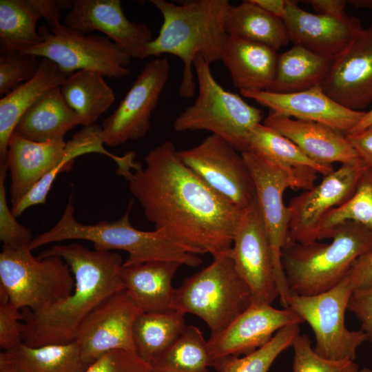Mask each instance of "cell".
Returning <instances> with one entry per match:
<instances>
[{"mask_svg": "<svg viewBox=\"0 0 372 372\" xmlns=\"http://www.w3.org/2000/svg\"><path fill=\"white\" fill-rule=\"evenodd\" d=\"M304 2L310 4L318 14L333 17H342L347 14L344 9L347 1L308 0Z\"/></svg>", "mask_w": 372, "mask_h": 372, "instance_id": "obj_48", "label": "cell"}, {"mask_svg": "<svg viewBox=\"0 0 372 372\" xmlns=\"http://www.w3.org/2000/svg\"><path fill=\"white\" fill-rule=\"evenodd\" d=\"M61 257H35L28 247H2L0 253V286L18 309L32 312L45 310L70 296L75 280Z\"/></svg>", "mask_w": 372, "mask_h": 372, "instance_id": "obj_8", "label": "cell"}, {"mask_svg": "<svg viewBox=\"0 0 372 372\" xmlns=\"http://www.w3.org/2000/svg\"><path fill=\"white\" fill-rule=\"evenodd\" d=\"M348 221L359 223L372 231V170L362 174L352 196L330 210L322 218L318 240L331 238L333 229Z\"/></svg>", "mask_w": 372, "mask_h": 372, "instance_id": "obj_38", "label": "cell"}, {"mask_svg": "<svg viewBox=\"0 0 372 372\" xmlns=\"http://www.w3.org/2000/svg\"><path fill=\"white\" fill-rule=\"evenodd\" d=\"M40 66L37 56L21 51L1 52L0 95H6L19 85L31 80Z\"/></svg>", "mask_w": 372, "mask_h": 372, "instance_id": "obj_40", "label": "cell"}, {"mask_svg": "<svg viewBox=\"0 0 372 372\" xmlns=\"http://www.w3.org/2000/svg\"><path fill=\"white\" fill-rule=\"evenodd\" d=\"M61 92L84 127L94 125L115 101L114 92L103 76L90 70H80L68 76Z\"/></svg>", "mask_w": 372, "mask_h": 372, "instance_id": "obj_31", "label": "cell"}, {"mask_svg": "<svg viewBox=\"0 0 372 372\" xmlns=\"http://www.w3.org/2000/svg\"><path fill=\"white\" fill-rule=\"evenodd\" d=\"M124 176L154 229L189 253L229 254L244 210L218 194L180 160L170 141Z\"/></svg>", "mask_w": 372, "mask_h": 372, "instance_id": "obj_1", "label": "cell"}, {"mask_svg": "<svg viewBox=\"0 0 372 372\" xmlns=\"http://www.w3.org/2000/svg\"><path fill=\"white\" fill-rule=\"evenodd\" d=\"M40 18L31 0H1L0 52L23 51L42 43L36 28Z\"/></svg>", "mask_w": 372, "mask_h": 372, "instance_id": "obj_36", "label": "cell"}, {"mask_svg": "<svg viewBox=\"0 0 372 372\" xmlns=\"http://www.w3.org/2000/svg\"><path fill=\"white\" fill-rule=\"evenodd\" d=\"M65 146V141L34 142L12 133L7 154L12 207L62 160Z\"/></svg>", "mask_w": 372, "mask_h": 372, "instance_id": "obj_23", "label": "cell"}, {"mask_svg": "<svg viewBox=\"0 0 372 372\" xmlns=\"http://www.w3.org/2000/svg\"><path fill=\"white\" fill-rule=\"evenodd\" d=\"M347 3L357 8L372 9V0H350Z\"/></svg>", "mask_w": 372, "mask_h": 372, "instance_id": "obj_52", "label": "cell"}, {"mask_svg": "<svg viewBox=\"0 0 372 372\" xmlns=\"http://www.w3.org/2000/svg\"><path fill=\"white\" fill-rule=\"evenodd\" d=\"M163 21L158 36L149 41L143 59L170 54L180 59L183 71L178 92L193 97L196 83L192 65L197 55L211 64L220 61L226 35L225 17L228 0H186L180 5L166 0H151ZM194 66V65H193Z\"/></svg>", "mask_w": 372, "mask_h": 372, "instance_id": "obj_3", "label": "cell"}, {"mask_svg": "<svg viewBox=\"0 0 372 372\" xmlns=\"http://www.w3.org/2000/svg\"><path fill=\"white\" fill-rule=\"evenodd\" d=\"M292 347L294 356L293 372H360L359 365L352 360H332L318 355L306 334H298Z\"/></svg>", "mask_w": 372, "mask_h": 372, "instance_id": "obj_39", "label": "cell"}, {"mask_svg": "<svg viewBox=\"0 0 372 372\" xmlns=\"http://www.w3.org/2000/svg\"><path fill=\"white\" fill-rule=\"evenodd\" d=\"M85 372H152L148 364L134 351H109L91 364Z\"/></svg>", "mask_w": 372, "mask_h": 372, "instance_id": "obj_42", "label": "cell"}, {"mask_svg": "<svg viewBox=\"0 0 372 372\" xmlns=\"http://www.w3.org/2000/svg\"><path fill=\"white\" fill-rule=\"evenodd\" d=\"M299 325L294 324L282 328L267 343L244 357L227 355L216 358L213 367L216 372H268L278 356L292 347L300 334Z\"/></svg>", "mask_w": 372, "mask_h": 372, "instance_id": "obj_37", "label": "cell"}, {"mask_svg": "<svg viewBox=\"0 0 372 372\" xmlns=\"http://www.w3.org/2000/svg\"><path fill=\"white\" fill-rule=\"evenodd\" d=\"M278 58L276 50L269 46L226 34L220 61L240 92L264 91L272 83Z\"/></svg>", "mask_w": 372, "mask_h": 372, "instance_id": "obj_24", "label": "cell"}, {"mask_svg": "<svg viewBox=\"0 0 372 372\" xmlns=\"http://www.w3.org/2000/svg\"><path fill=\"white\" fill-rule=\"evenodd\" d=\"M225 31L228 34L265 45L276 51L290 41L282 19L251 0L229 6L225 17Z\"/></svg>", "mask_w": 372, "mask_h": 372, "instance_id": "obj_30", "label": "cell"}, {"mask_svg": "<svg viewBox=\"0 0 372 372\" xmlns=\"http://www.w3.org/2000/svg\"><path fill=\"white\" fill-rule=\"evenodd\" d=\"M101 126L92 125L84 127L78 132L71 140L66 143L65 153L62 160L43 177L34 187L11 210L17 217L28 208L46 203V198L50 188L61 172L69 171L76 158L85 154L99 153L108 156L121 165L125 160L124 156H117L108 152L103 147Z\"/></svg>", "mask_w": 372, "mask_h": 372, "instance_id": "obj_29", "label": "cell"}, {"mask_svg": "<svg viewBox=\"0 0 372 372\" xmlns=\"http://www.w3.org/2000/svg\"><path fill=\"white\" fill-rule=\"evenodd\" d=\"M267 12L281 19L285 16L289 0H251Z\"/></svg>", "mask_w": 372, "mask_h": 372, "instance_id": "obj_49", "label": "cell"}, {"mask_svg": "<svg viewBox=\"0 0 372 372\" xmlns=\"http://www.w3.org/2000/svg\"><path fill=\"white\" fill-rule=\"evenodd\" d=\"M193 65L198 83V97L176 118L174 130L209 131L238 152L247 151L249 137L260 124L262 112L223 88L214 79L210 64L200 55L196 56Z\"/></svg>", "mask_w": 372, "mask_h": 372, "instance_id": "obj_6", "label": "cell"}, {"mask_svg": "<svg viewBox=\"0 0 372 372\" xmlns=\"http://www.w3.org/2000/svg\"><path fill=\"white\" fill-rule=\"evenodd\" d=\"M264 125L294 143L312 161L324 165L361 161L346 134L320 123L299 120L271 112Z\"/></svg>", "mask_w": 372, "mask_h": 372, "instance_id": "obj_22", "label": "cell"}, {"mask_svg": "<svg viewBox=\"0 0 372 372\" xmlns=\"http://www.w3.org/2000/svg\"><path fill=\"white\" fill-rule=\"evenodd\" d=\"M247 151L274 165L296 172L314 170L326 176L334 170L332 165L312 161L288 138L261 123L250 134Z\"/></svg>", "mask_w": 372, "mask_h": 372, "instance_id": "obj_32", "label": "cell"}, {"mask_svg": "<svg viewBox=\"0 0 372 372\" xmlns=\"http://www.w3.org/2000/svg\"><path fill=\"white\" fill-rule=\"evenodd\" d=\"M38 32L43 42L21 52L50 60L68 76L90 70L122 79L130 72L132 58L106 36L83 33L62 23L50 30L41 25Z\"/></svg>", "mask_w": 372, "mask_h": 372, "instance_id": "obj_11", "label": "cell"}, {"mask_svg": "<svg viewBox=\"0 0 372 372\" xmlns=\"http://www.w3.org/2000/svg\"><path fill=\"white\" fill-rule=\"evenodd\" d=\"M242 96L275 112L290 118L314 121L348 134L363 118L365 112L348 109L335 102L320 85L292 93L241 91Z\"/></svg>", "mask_w": 372, "mask_h": 372, "instance_id": "obj_20", "label": "cell"}, {"mask_svg": "<svg viewBox=\"0 0 372 372\" xmlns=\"http://www.w3.org/2000/svg\"><path fill=\"white\" fill-rule=\"evenodd\" d=\"M0 372H22L3 351L0 353Z\"/></svg>", "mask_w": 372, "mask_h": 372, "instance_id": "obj_50", "label": "cell"}, {"mask_svg": "<svg viewBox=\"0 0 372 372\" xmlns=\"http://www.w3.org/2000/svg\"><path fill=\"white\" fill-rule=\"evenodd\" d=\"M251 304L249 288L237 272L229 252L186 278L174 290L173 309L201 318L214 338Z\"/></svg>", "mask_w": 372, "mask_h": 372, "instance_id": "obj_7", "label": "cell"}, {"mask_svg": "<svg viewBox=\"0 0 372 372\" xmlns=\"http://www.w3.org/2000/svg\"><path fill=\"white\" fill-rule=\"evenodd\" d=\"M242 154L255 185L257 203L271 251L280 304L287 308L291 293L281 263V251L289 238V211L284 203L283 194L287 188L311 189L317 172L285 169L250 151Z\"/></svg>", "mask_w": 372, "mask_h": 372, "instance_id": "obj_9", "label": "cell"}, {"mask_svg": "<svg viewBox=\"0 0 372 372\" xmlns=\"http://www.w3.org/2000/svg\"><path fill=\"white\" fill-rule=\"evenodd\" d=\"M181 265L165 260L123 265L121 276L128 296L143 312H165L174 309L172 281Z\"/></svg>", "mask_w": 372, "mask_h": 372, "instance_id": "obj_25", "label": "cell"}, {"mask_svg": "<svg viewBox=\"0 0 372 372\" xmlns=\"http://www.w3.org/2000/svg\"><path fill=\"white\" fill-rule=\"evenodd\" d=\"M169 72L170 64L165 58H154L144 66L117 108L102 122L104 144L116 147L147 134Z\"/></svg>", "mask_w": 372, "mask_h": 372, "instance_id": "obj_13", "label": "cell"}, {"mask_svg": "<svg viewBox=\"0 0 372 372\" xmlns=\"http://www.w3.org/2000/svg\"><path fill=\"white\" fill-rule=\"evenodd\" d=\"M132 204L131 200L125 214L116 221L87 225L76 220L70 198L59 221L49 230L35 236L30 249L33 250L62 240H83L92 242L94 249H120L127 252L128 258L123 263L125 266L153 260L174 261L189 267L202 263L200 258L181 248L163 232L134 228L130 220Z\"/></svg>", "mask_w": 372, "mask_h": 372, "instance_id": "obj_5", "label": "cell"}, {"mask_svg": "<svg viewBox=\"0 0 372 372\" xmlns=\"http://www.w3.org/2000/svg\"><path fill=\"white\" fill-rule=\"evenodd\" d=\"M346 136L359 158L372 170V125L361 132L346 134Z\"/></svg>", "mask_w": 372, "mask_h": 372, "instance_id": "obj_46", "label": "cell"}, {"mask_svg": "<svg viewBox=\"0 0 372 372\" xmlns=\"http://www.w3.org/2000/svg\"><path fill=\"white\" fill-rule=\"evenodd\" d=\"M178 154L203 181L237 207L244 210L256 201L255 185L242 153L221 137L211 134Z\"/></svg>", "mask_w": 372, "mask_h": 372, "instance_id": "obj_12", "label": "cell"}, {"mask_svg": "<svg viewBox=\"0 0 372 372\" xmlns=\"http://www.w3.org/2000/svg\"><path fill=\"white\" fill-rule=\"evenodd\" d=\"M185 313L178 310L141 313L133 327L136 353L147 364L167 349L187 324Z\"/></svg>", "mask_w": 372, "mask_h": 372, "instance_id": "obj_33", "label": "cell"}, {"mask_svg": "<svg viewBox=\"0 0 372 372\" xmlns=\"http://www.w3.org/2000/svg\"><path fill=\"white\" fill-rule=\"evenodd\" d=\"M282 21L293 45L316 54L337 56L362 28L360 21L347 14L333 17L307 12L289 0Z\"/></svg>", "mask_w": 372, "mask_h": 372, "instance_id": "obj_21", "label": "cell"}, {"mask_svg": "<svg viewBox=\"0 0 372 372\" xmlns=\"http://www.w3.org/2000/svg\"><path fill=\"white\" fill-rule=\"evenodd\" d=\"M68 76L52 61L42 59L37 74L1 98L0 166H7L10 138L25 111L45 92L61 86Z\"/></svg>", "mask_w": 372, "mask_h": 372, "instance_id": "obj_27", "label": "cell"}, {"mask_svg": "<svg viewBox=\"0 0 372 372\" xmlns=\"http://www.w3.org/2000/svg\"><path fill=\"white\" fill-rule=\"evenodd\" d=\"M334 58L293 45L278 54L275 76L267 91L292 93L321 85Z\"/></svg>", "mask_w": 372, "mask_h": 372, "instance_id": "obj_28", "label": "cell"}, {"mask_svg": "<svg viewBox=\"0 0 372 372\" xmlns=\"http://www.w3.org/2000/svg\"><path fill=\"white\" fill-rule=\"evenodd\" d=\"M320 86L352 110L362 111L372 103V25L362 28L335 56Z\"/></svg>", "mask_w": 372, "mask_h": 372, "instance_id": "obj_17", "label": "cell"}, {"mask_svg": "<svg viewBox=\"0 0 372 372\" xmlns=\"http://www.w3.org/2000/svg\"><path fill=\"white\" fill-rule=\"evenodd\" d=\"M143 311L125 289L104 300L83 321L74 341L89 365L114 350L136 352L133 327Z\"/></svg>", "mask_w": 372, "mask_h": 372, "instance_id": "obj_16", "label": "cell"}, {"mask_svg": "<svg viewBox=\"0 0 372 372\" xmlns=\"http://www.w3.org/2000/svg\"><path fill=\"white\" fill-rule=\"evenodd\" d=\"M350 270L358 280V287L372 284V252L358 258Z\"/></svg>", "mask_w": 372, "mask_h": 372, "instance_id": "obj_47", "label": "cell"}, {"mask_svg": "<svg viewBox=\"0 0 372 372\" xmlns=\"http://www.w3.org/2000/svg\"><path fill=\"white\" fill-rule=\"evenodd\" d=\"M62 258L75 280L72 293L53 306L32 312L24 309L23 342L30 347L74 342L84 319L104 300L125 289L122 258L107 250H91L79 243L56 245L37 257Z\"/></svg>", "mask_w": 372, "mask_h": 372, "instance_id": "obj_2", "label": "cell"}, {"mask_svg": "<svg viewBox=\"0 0 372 372\" xmlns=\"http://www.w3.org/2000/svg\"><path fill=\"white\" fill-rule=\"evenodd\" d=\"M23 313L10 302L0 304V347L11 350L23 342L24 324Z\"/></svg>", "mask_w": 372, "mask_h": 372, "instance_id": "obj_43", "label": "cell"}, {"mask_svg": "<svg viewBox=\"0 0 372 372\" xmlns=\"http://www.w3.org/2000/svg\"><path fill=\"white\" fill-rule=\"evenodd\" d=\"M302 322L289 308L278 309L271 304L251 303L223 331L209 338L208 350L214 360L246 355L265 345L282 328Z\"/></svg>", "mask_w": 372, "mask_h": 372, "instance_id": "obj_19", "label": "cell"}, {"mask_svg": "<svg viewBox=\"0 0 372 372\" xmlns=\"http://www.w3.org/2000/svg\"><path fill=\"white\" fill-rule=\"evenodd\" d=\"M347 309L360 321L361 330L372 344V284L353 291Z\"/></svg>", "mask_w": 372, "mask_h": 372, "instance_id": "obj_44", "label": "cell"}, {"mask_svg": "<svg viewBox=\"0 0 372 372\" xmlns=\"http://www.w3.org/2000/svg\"><path fill=\"white\" fill-rule=\"evenodd\" d=\"M63 24L83 33H104L132 59H143L147 44L153 39L145 23L126 17L120 0H73Z\"/></svg>", "mask_w": 372, "mask_h": 372, "instance_id": "obj_18", "label": "cell"}, {"mask_svg": "<svg viewBox=\"0 0 372 372\" xmlns=\"http://www.w3.org/2000/svg\"><path fill=\"white\" fill-rule=\"evenodd\" d=\"M366 169L362 161L342 165L324 176L320 183L292 198L287 205L288 240L300 244L318 240L319 228L324 216L352 196Z\"/></svg>", "mask_w": 372, "mask_h": 372, "instance_id": "obj_14", "label": "cell"}, {"mask_svg": "<svg viewBox=\"0 0 372 372\" xmlns=\"http://www.w3.org/2000/svg\"><path fill=\"white\" fill-rule=\"evenodd\" d=\"M3 352L22 372H85L90 366L75 341L40 347L22 342Z\"/></svg>", "mask_w": 372, "mask_h": 372, "instance_id": "obj_34", "label": "cell"}, {"mask_svg": "<svg viewBox=\"0 0 372 372\" xmlns=\"http://www.w3.org/2000/svg\"><path fill=\"white\" fill-rule=\"evenodd\" d=\"M371 125H372V109L365 113L361 121L348 134L361 132Z\"/></svg>", "mask_w": 372, "mask_h": 372, "instance_id": "obj_51", "label": "cell"}, {"mask_svg": "<svg viewBox=\"0 0 372 372\" xmlns=\"http://www.w3.org/2000/svg\"><path fill=\"white\" fill-rule=\"evenodd\" d=\"M80 124L58 86L45 92L25 111L13 132L34 142L64 141L65 134Z\"/></svg>", "mask_w": 372, "mask_h": 372, "instance_id": "obj_26", "label": "cell"}, {"mask_svg": "<svg viewBox=\"0 0 372 372\" xmlns=\"http://www.w3.org/2000/svg\"><path fill=\"white\" fill-rule=\"evenodd\" d=\"M358 280L349 271L336 286L324 293L301 296L291 295L288 308L311 327L316 337L314 351L332 360H355L358 347L367 341L362 330L350 331L344 323L345 311Z\"/></svg>", "mask_w": 372, "mask_h": 372, "instance_id": "obj_10", "label": "cell"}, {"mask_svg": "<svg viewBox=\"0 0 372 372\" xmlns=\"http://www.w3.org/2000/svg\"><path fill=\"white\" fill-rule=\"evenodd\" d=\"M214 360L200 330L187 325L175 341L149 364L152 372H209Z\"/></svg>", "mask_w": 372, "mask_h": 372, "instance_id": "obj_35", "label": "cell"}, {"mask_svg": "<svg viewBox=\"0 0 372 372\" xmlns=\"http://www.w3.org/2000/svg\"><path fill=\"white\" fill-rule=\"evenodd\" d=\"M39 12L41 17L54 28L61 23V10L72 8V1L70 0H31Z\"/></svg>", "mask_w": 372, "mask_h": 372, "instance_id": "obj_45", "label": "cell"}, {"mask_svg": "<svg viewBox=\"0 0 372 372\" xmlns=\"http://www.w3.org/2000/svg\"><path fill=\"white\" fill-rule=\"evenodd\" d=\"M360 372H372V369L369 368H363L360 369Z\"/></svg>", "mask_w": 372, "mask_h": 372, "instance_id": "obj_53", "label": "cell"}, {"mask_svg": "<svg viewBox=\"0 0 372 372\" xmlns=\"http://www.w3.org/2000/svg\"><path fill=\"white\" fill-rule=\"evenodd\" d=\"M7 171V166H0V240L4 247H30L34 238L32 232L17 222L8 207L5 186Z\"/></svg>", "mask_w": 372, "mask_h": 372, "instance_id": "obj_41", "label": "cell"}, {"mask_svg": "<svg viewBox=\"0 0 372 372\" xmlns=\"http://www.w3.org/2000/svg\"><path fill=\"white\" fill-rule=\"evenodd\" d=\"M230 255L237 272L249 288L251 303L271 304L279 298L271 251L257 198L243 211Z\"/></svg>", "mask_w": 372, "mask_h": 372, "instance_id": "obj_15", "label": "cell"}, {"mask_svg": "<svg viewBox=\"0 0 372 372\" xmlns=\"http://www.w3.org/2000/svg\"><path fill=\"white\" fill-rule=\"evenodd\" d=\"M330 243L288 240L281 263L291 295L311 296L340 283L360 257L372 252V231L352 221L335 227Z\"/></svg>", "mask_w": 372, "mask_h": 372, "instance_id": "obj_4", "label": "cell"}]
</instances>
